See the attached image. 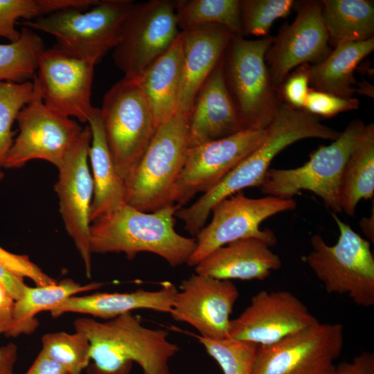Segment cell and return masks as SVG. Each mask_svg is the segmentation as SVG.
I'll list each match as a JSON object with an SVG mask.
<instances>
[{
	"mask_svg": "<svg viewBox=\"0 0 374 374\" xmlns=\"http://www.w3.org/2000/svg\"><path fill=\"white\" fill-rule=\"evenodd\" d=\"M73 326L90 344L87 374H130L134 362L142 374H171L168 362L179 347L166 330L144 326L132 312L105 321L80 317Z\"/></svg>",
	"mask_w": 374,
	"mask_h": 374,
	"instance_id": "6da1fadb",
	"label": "cell"
},
{
	"mask_svg": "<svg viewBox=\"0 0 374 374\" xmlns=\"http://www.w3.org/2000/svg\"><path fill=\"white\" fill-rule=\"evenodd\" d=\"M341 132L323 123L319 117L281 103L260 145L216 186L195 203L182 208L181 216L194 230H200L213 206L242 189L260 187L274 158L295 142L310 138L336 140Z\"/></svg>",
	"mask_w": 374,
	"mask_h": 374,
	"instance_id": "7a4b0ae2",
	"label": "cell"
},
{
	"mask_svg": "<svg viewBox=\"0 0 374 374\" xmlns=\"http://www.w3.org/2000/svg\"><path fill=\"white\" fill-rule=\"evenodd\" d=\"M182 208L172 204L154 212H143L125 204L98 217L90 225L91 253H123L129 260L141 252L164 259L171 267L186 264L196 239L175 229V217Z\"/></svg>",
	"mask_w": 374,
	"mask_h": 374,
	"instance_id": "3957f363",
	"label": "cell"
},
{
	"mask_svg": "<svg viewBox=\"0 0 374 374\" xmlns=\"http://www.w3.org/2000/svg\"><path fill=\"white\" fill-rule=\"evenodd\" d=\"M274 39L233 34L222 56L224 82L244 130L267 129L283 102L265 62Z\"/></svg>",
	"mask_w": 374,
	"mask_h": 374,
	"instance_id": "277c9868",
	"label": "cell"
},
{
	"mask_svg": "<svg viewBox=\"0 0 374 374\" xmlns=\"http://www.w3.org/2000/svg\"><path fill=\"white\" fill-rule=\"evenodd\" d=\"M189 112L177 110L157 128L150 145L125 180V203L143 212L172 204L171 194L184 166Z\"/></svg>",
	"mask_w": 374,
	"mask_h": 374,
	"instance_id": "5b68a950",
	"label": "cell"
},
{
	"mask_svg": "<svg viewBox=\"0 0 374 374\" xmlns=\"http://www.w3.org/2000/svg\"><path fill=\"white\" fill-rule=\"evenodd\" d=\"M129 0H99L87 10L68 8L21 24L53 35V46L63 53L96 64L118 44Z\"/></svg>",
	"mask_w": 374,
	"mask_h": 374,
	"instance_id": "8992f818",
	"label": "cell"
},
{
	"mask_svg": "<svg viewBox=\"0 0 374 374\" xmlns=\"http://www.w3.org/2000/svg\"><path fill=\"white\" fill-rule=\"evenodd\" d=\"M339 230L330 246L319 235L310 238L305 261L329 294L347 295L357 305H374V257L368 241L332 213Z\"/></svg>",
	"mask_w": 374,
	"mask_h": 374,
	"instance_id": "52a82bcc",
	"label": "cell"
},
{
	"mask_svg": "<svg viewBox=\"0 0 374 374\" xmlns=\"http://www.w3.org/2000/svg\"><path fill=\"white\" fill-rule=\"evenodd\" d=\"M99 109L115 167L125 181L158 128L151 107L138 79L123 77L105 93Z\"/></svg>",
	"mask_w": 374,
	"mask_h": 374,
	"instance_id": "ba28073f",
	"label": "cell"
},
{
	"mask_svg": "<svg viewBox=\"0 0 374 374\" xmlns=\"http://www.w3.org/2000/svg\"><path fill=\"white\" fill-rule=\"evenodd\" d=\"M365 126L362 120H353L336 140L312 152L300 167L269 168L260 186L262 193L287 199L308 190L322 199L334 213L341 212L339 194L344 168Z\"/></svg>",
	"mask_w": 374,
	"mask_h": 374,
	"instance_id": "9c48e42d",
	"label": "cell"
},
{
	"mask_svg": "<svg viewBox=\"0 0 374 374\" xmlns=\"http://www.w3.org/2000/svg\"><path fill=\"white\" fill-rule=\"evenodd\" d=\"M33 82V97L16 118L19 134L6 157L3 165L6 168H19L33 159L46 161L57 168L83 130L76 121L46 106L34 78Z\"/></svg>",
	"mask_w": 374,
	"mask_h": 374,
	"instance_id": "30bf717a",
	"label": "cell"
},
{
	"mask_svg": "<svg viewBox=\"0 0 374 374\" xmlns=\"http://www.w3.org/2000/svg\"><path fill=\"white\" fill-rule=\"evenodd\" d=\"M344 326L320 322L268 346H258L251 374H336Z\"/></svg>",
	"mask_w": 374,
	"mask_h": 374,
	"instance_id": "8fae6325",
	"label": "cell"
},
{
	"mask_svg": "<svg viewBox=\"0 0 374 374\" xmlns=\"http://www.w3.org/2000/svg\"><path fill=\"white\" fill-rule=\"evenodd\" d=\"M180 32L175 1L133 3L113 49L114 62L124 77L138 78L168 49Z\"/></svg>",
	"mask_w": 374,
	"mask_h": 374,
	"instance_id": "7c38bea8",
	"label": "cell"
},
{
	"mask_svg": "<svg viewBox=\"0 0 374 374\" xmlns=\"http://www.w3.org/2000/svg\"><path fill=\"white\" fill-rule=\"evenodd\" d=\"M296 206L294 199L250 198L242 193L221 200L212 208L211 222L196 235V247L186 264L195 267L214 250L240 239L257 238L274 246L277 242L275 234L270 229H261V223Z\"/></svg>",
	"mask_w": 374,
	"mask_h": 374,
	"instance_id": "4fadbf2b",
	"label": "cell"
},
{
	"mask_svg": "<svg viewBox=\"0 0 374 374\" xmlns=\"http://www.w3.org/2000/svg\"><path fill=\"white\" fill-rule=\"evenodd\" d=\"M266 134L267 129L245 130L189 148L172 191V202L182 207L197 193L210 190L256 149Z\"/></svg>",
	"mask_w": 374,
	"mask_h": 374,
	"instance_id": "5bb4252c",
	"label": "cell"
},
{
	"mask_svg": "<svg viewBox=\"0 0 374 374\" xmlns=\"http://www.w3.org/2000/svg\"><path fill=\"white\" fill-rule=\"evenodd\" d=\"M296 16L283 24L265 53V62L274 89H279L298 66L314 65L331 52L322 17L321 1L295 2Z\"/></svg>",
	"mask_w": 374,
	"mask_h": 374,
	"instance_id": "9a60e30c",
	"label": "cell"
},
{
	"mask_svg": "<svg viewBox=\"0 0 374 374\" xmlns=\"http://www.w3.org/2000/svg\"><path fill=\"white\" fill-rule=\"evenodd\" d=\"M89 125L62 164L57 168L54 190L65 229L73 240L84 263L86 275L91 276L89 211L93 195V182L89 168L91 143Z\"/></svg>",
	"mask_w": 374,
	"mask_h": 374,
	"instance_id": "2e32d148",
	"label": "cell"
},
{
	"mask_svg": "<svg viewBox=\"0 0 374 374\" xmlns=\"http://www.w3.org/2000/svg\"><path fill=\"white\" fill-rule=\"evenodd\" d=\"M319 321L289 291H260L237 318L231 320L229 338L258 346L273 344Z\"/></svg>",
	"mask_w": 374,
	"mask_h": 374,
	"instance_id": "e0dca14e",
	"label": "cell"
},
{
	"mask_svg": "<svg viewBox=\"0 0 374 374\" xmlns=\"http://www.w3.org/2000/svg\"><path fill=\"white\" fill-rule=\"evenodd\" d=\"M94 65L53 46L45 48L34 77L45 105L62 115L88 123L94 108L91 101Z\"/></svg>",
	"mask_w": 374,
	"mask_h": 374,
	"instance_id": "ac0fdd59",
	"label": "cell"
},
{
	"mask_svg": "<svg viewBox=\"0 0 374 374\" xmlns=\"http://www.w3.org/2000/svg\"><path fill=\"white\" fill-rule=\"evenodd\" d=\"M170 312L176 321L184 322L209 339L229 338L230 315L239 297L235 285L198 274L180 284Z\"/></svg>",
	"mask_w": 374,
	"mask_h": 374,
	"instance_id": "d6986e66",
	"label": "cell"
},
{
	"mask_svg": "<svg viewBox=\"0 0 374 374\" xmlns=\"http://www.w3.org/2000/svg\"><path fill=\"white\" fill-rule=\"evenodd\" d=\"M242 130L224 82L221 57L199 89L189 111V148Z\"/></svg>",
	"mask_w": 374,
	"mask_h": 374,
	"instance_id": "ffe728a7",
	"label": "cell"
},
{
	"mask_svg": "<svg viewBox=\"0 0 374 374\" xmlns=\"http://www.w3.org/2000/svg\"><path fill=\"white\" fill-rule=\"evenodd\" d=\"M265 240L249 238L217 248L195 267V273L221 280H258L280 268L278 254Z\"/></svg>",
	"mask_w": 374,
	"mask_h": 374,
	"instance_id": "44dd1931",
	"label": "cell"
},
{
	"mask_svg": "<svg viewBox=\"0 0 374 374\" xmlns=\"http://www.w3.org/2000/svg\"><path fill=\"white\" fill-rule=\"evenodd\" d=\"M181 33L183 80L178 110L189 112L196 94L220 61L233 33L218 24L198 26Z\"/></svg>",
	"mask_w": 374,
	"mask_h": 374,
	"instance_id": "7402d4cb",
	"label": "cell"
},
{
	"mask_svg": "<svg viewBox=\"0 0 374 374\" xmlns=\"http://www.w3.org/2000/svg\"><path fill=\"white\" fill-rule=\"evenodd\" d=\"M177 291L171 282H163L160 289L153 291L139 289L130 292L72 296L48 312L53 318L66 313H79L106 320L143 309L170 314Z\"/></svg>",
	"mask_w": 374,
	"mask_h": 374,
	"instance_id": "603a6c76",
	"label": "cell"
},
{
	"mask_svg": "<svg viewBox=\"0 0 374 374\" xmlns=\"http://www.w3.org/2000/svg\"><path fill=\"white\" fill-rule=\"evenodd\" d=\"M157 127L178 110L183 80L182 35L138 78Z\"/></svg>",
	"mask_w": 374,
	"mask_h": 374,
	"instance_id": "cb8c5ba5",
	"label": "cell"
},
{
	"mask_svg": "<svg viewBox=\"0 0 374 374\" xmlns=\"http://www.w3.org/2000/svg\"><path fill=\"white\" fill-rule=\"evenodd\" d=\"M87 123L91 134L89 159L93 182L89 211L91 223L102 215L126 203L125 181L115 167L107 143L99 108L94 107Z\"/></svg>",
	"mask_w": 374,
	"mask_h": 374,
	"instance_id": "d4e9b609",
	"label": "cell"
},
{
	"mask_svg": "<svg viewBox=\"0 0 374 374\" xmlns=\"http://www.w3.org/2000/svg\"><path fill=\"white\" fill-rule=\"evenodd\" d=\"M373 50L374 37L337 45L323 61L310 66V88L344 98L353 97L358 83L355 70Z\"/></svg>",
	"mask_w": 374,
	"mask_h": 374,
	"instance_id": "484cf974",
	"label": "cell"
},
{
	"mask_svg": "<svg viewBox=\"0 0 374 374\" xmlns=\"http://www.w3.org/2000/svg\"><path fill=\"white\" fill-rule=\"evenodd\" d=\"M104 285L93 282L82 285L71 278H65L52 285H27L21 298L15 301L12 323L5 336L15 338L33 333L39 326L37 314L49 311L76 294L95 290Z\"/></svg>",
	"mask_w": 374,
	"mask_h": 374,
	"instance_id": "4316f807",
	"label": "cell"
},
{
	"mask_svg": "<svg viewBox=\"0 0 374 374\" xmlns=\"http://www.w3.org/2000/svg\"><path fill=\"white\" fill-rule=\"evenodd\" d=\"M374 196V124L364 130L344 168L339 200L341 211L355 216L359 201Z\"/></svg>",
	"mask_w": 374,
	"mask_h": 374,
	"instance_id": "83f0119b",
	"label": "cell"
},
{
	"mask_svg": "<svg viewBox=\"0 0 374 374\" xmlns=\"http://www.w3.org/2000/svg\"><path fill=\"white\" fill-rule=\"evenodd\" d=\"M322 17L330 45L371 39L374 34V2L323 0Z\"/></svg>",
	"mask_w": 374,
	"mask_h": 374,
	"instance_id": "f1b7e54d",
	"label": "cell"
},
{
	"mask_svg": "<svg viewBox=\"0 0 374 374\" xmlns=\"http://www.w3.org/2000/svg\"><path fill=\"white\" fill-rule=\"evenodd\" d=\"M175 15L180 31L206 24L225 26L241 35L239 0H177Z\"/></svg>",
	"mask_w": 374,
	"mask_h": 374,
	"instance_id": "f546056e",
	"label": "cell"
},
{
	"mask_svg": "<svg viewBox=\"0 0 374 374\" xmlns=\"http://www.w3.org/2000/svg\"><path fill=\"white\" fill-rule=\"evenodd\" d=\"M45 48L35 30L23 27L17 41L0 44V81L20 83L33 80L39 55Z\"/></svg>",
	"mask_w": 374,
	"mask_h": 374,
	"instance_id": "4dcf8cb0",
	"label": "cell"
},
{
	"mask_svg": "<svg viewBox=\"0 0 374 374\" xmlns=\"http://www.w3.org/2000/svg\"><path fill=\"white\" fill-rule=\"evenodd\" d=\"M69 374H81L90 362V344L82 334L54 332L42 337V349Z\"/></svg>",
	"mask_w": 374,
	"mask_h": 374,
	"instance_id": "1f68e13d",
	"label": "cell"
},
{
	"mask_svg": "<svg viewBox=\"0 0 374 374\" xmlns=\"http://www.w3.org/2000/svg\"><path fill=\"white\" fill-rule=\"evenodd\" d=\"M71 0H0V37L15 42L21 35L19 19L33 20L72 6Z\"/></svg>",
	"mask_w": 374,
	"mask_h": 374,
	"instance_id": "d6a6232c",
	"label": "cell"
},
{
	"mask_svg": "<svg viewBox=\"0 0 374 374\" xmlns=\"http://www.w3.org/2000/svg\"><path fill=\"white\" fill-rule=\"evenodd\" d=\"M34 91L32 81H0V168L13 143L12 125L21 109L30 100Z\"/></svg>",
	"mask_w": 374,
	"mask_h": 374,
	"instance_id": "836d02e7",
	"label": "cell"
},
{
	"mask_svg": "<svg viewBox=\"0 0 374 374\" xmlns=\"http://www.w3.org/2000/svg\"><path fill=\"white\" fill-rule=\"evenodd\" d=\"M223 374H251L258 345L232 338L209 339L198 337Z\"/></svg>",
	"mask_w": 374,
	"mask_h": 374,
	"instance_id": "e575fe53",
	"label": "cell"
},
{
	"mask_svg": "<svg viewBox=\"0 0 374 374\" xmlns=\"http://www.w3.org/2000/svg\"><path fill=\"white\" fill-rule=\"evenodd\" d=\"M295 2L293 0H239L242 35L269 36L274 22L289 15Z\"/></svg>",
	"mask_w": 374,
	"mask_h": 374,
	"instance_id": "d590c367",
	"label": "cell"
},
{
	"mask_svg": "<svg viewBox=\"0 0 374 374\" xmlns=\"http://www.w3.org/2000/svg\"><path fill=\"white\" fill-rule=\"evenodd\" d=\"M359 100L354 97L344 98L310 88L303 110L323 118H331L339 113L357 109Z\"/></svg>",
	"mask_w": 374,
	"mask_h": 374,
	"instance_id": "8d00e7d4",
	"label": "cell"
},
{
	"mask_svg": "<svg viewBox=\"0 0 374 374\" xmlns=\"http://www.w3.org/2000/svg\"><path fill=\"white\" fill-rule=\"evenodd\" d=\"M0 264L15 274L30 279L36 286L52 285L57 282L32 262L28 256L11 253L1 247Z\"/></svg>",
	"mask_w": 374,
	"mask_h": 374,
	"instance_id": "74e56055",
	"label": "cell"
},
{
	"mask_svg": "<svg viewBox=\"0 0 374 374\" xmlns=\"http://www.w3.org/2000/svg\"><path fill=\"white\" fill-rule=\"evenodd\" d=\"M310 66L305 64L293 70L279 89L282 100L298 109H303L308 94Z\"/></svg>",
	"mask_w": 374,
	"mask_h": 374,
	"instance_id": "f35d334b",
	"label": "cell"
},
{
	"mask_svg": "<svg viewBox=\"0 0 374 374\" xmlns=\"http://www.w3.org/2000/svg\"><path fill=\"white\" fill-rule=\"evenodd\" d=\"M336 374H374V354L364 352L337 366Z\"/></svg>",
	"mask_w": 374,
	"mask_h": 374,
	"instance_id": "ab89813d",
	"label": "cell"
},
{
	"mask_svg": "<svg viewBox=\"0 0 374 374\" xmlns=\"http://www.w3.org/2000/svg\"><path fill=\"white\" fill-rule=\"evenodd\" d=\"M25 374H69L60 364L40 350Z\"/></svg>",
	"mask_w": 374,
	"mask_h": 374,
	"instance_id": "60d3db41",
	"label": "cell"
},
{
	"mask_svg": "<svg viewBox=\"0 0 374 374\" xmlns=\"http://www.w3.org/2000/svg\"><path fill=\"white\" fill-rule=\"evenodd\" d=\"M15 300L0 284V336L6 335L13 320Z\"/></svg>",
	"mask_w": 374,
	"mask_h": 374,
	"instance_id": "b9f144b4",
	"label": "cell"
},
{
	"mask_svg": "<svg viewBox=\"0 0 374 374\" xmlns=\"http://www.w3.org/2000/svg\"><path fill=\"white\" fill-rule=\"evenodd\" d=\"M0 284L17 301L21 298L27 285L24 278L15 274L0 264Z\"/></svg>",
	"mask_w": 374,
	"mask_h": 374,
	"instance_id": "7bdbcfd3",
	"label": "cell"
},
{
	"mask_svg": "<svg viewBox=\"0 0 374 374\" xmlns=\"http://www.w3.org/2000/svg\"><path fill=\"white\" fill-rule=\"evenodd\" d=\"M17 346L13 343L0 346V374H15Z\"/></svg>",
	"mask_w": 374,
	"mask_h": 374,
	"instance_id": "ee69618b",
	"label": "cell"
},
{
	"mask_svg": "<svg viewBox=\"0 0 374 374\" xmlns=\"http://www.w3.org/2000/svg\"><path fill=\"white\" fill-rule=\"evenodd\" d=\"M359 227L364 235L374 242V206H372V213L369 217H362L359 221Z\"/></svg>",
	"mask_w": 374,
	"mask_h": 374,
	"instance_id": "f6af8a7d",
	"label": "cell"
},
{
	"mask_svg": "<svg viewBox=\"0 0 374 374\" xmlns=\"http://www.w3.org/2000/svg\"><path fill=\"white\" fill-rule=\"evenodd\" d=\"M356 93L373 98V87L366 81L358 82L356 87Z\"/></svg>",
	"mask_w": 374,
	"mask_h": 374,
	"instance_id": "bcb514c9",
	"label": "cell"
},
{
	"mask_svg": "<svg viewBox=\"0 0 374 374\" xmlns=\"http://www.w3.org/2000/svg\"><path fill=\"white\" fill-rule=\"evenodd\" d=\"M3 176H4V175H3V172L0 170V181L3 178Z\"/></svg>",
	"mask_w": 374,
	"mask_h": 374,
	"instance_id": "7dc6e473",
	"label": "cell"
}]
</instances>
